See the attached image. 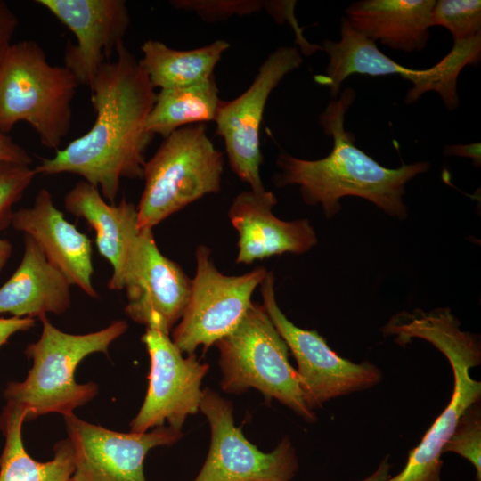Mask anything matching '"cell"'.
Segmentation results:
<instances>
[{
  "mask_svg": "<svg viewBox=\"0 0 481 481\" xmlns=\"http://www.w3.org/2000/svg\"><path fill=\"white\" fill-rule=\"evenodd\" d=\"M115 52L116 60L102 66L89 87L95 111L93 126L34 167L37 175H80L101 189L110 204L121 179L143 178L145 152L154 136L147 119L157 94L124 40Z\"/></svg>",
  "mask_w": 481,
  "mask_h": 481,
  "instance_id": "obj_1",
  "label": "cell"
},
{
  "mask_svg": "<svg viewBox=\"0 0 481 481\" xmlns=\"http://www.w3.org/2000/svg\"><path fill=\"white\" fill-rule=\"evenodd\" d=\"M355 99V91L346 87L319 117L325 135L332 137L331 151L316 160L280 153L276 164L281 171L275 175V184L298 185L303 200L308 205L321 204L329 218L342 208L341 198L355 196L372 202L390 216L404 219L405 185L417 175L427 172L430 165L417 161L388 168L360 150L355 143L354 133L345 127L346 114Z\"/></svg>",
  "mask_w": 481,
  "mask_h": 481,
  "instance_id": "obj_2",
  "label": "cell"
},
{
  "mask_svg": "<svg viewBox=\"0 0 481 481\" xmlns=\"http://www.w3.org/2000/svg\"><path fill=\"white\" fill-rule=\"evenodd\" d=\"M449 309L430 313L421 310L402 313L394 332L400 344L413 338L432 343L448 359L453 373V391L450 403L427 431L418 446L410 451L403 470L387 481H441L443 449L456 428L461 416L479 403L481 382L469 373L481 362L477 337L463 332Z\"/></svg>",
  "mask_w": 481,
  "mask_h": 481,
  "instance_id": "obj_3",
  "label": "cell"
},
{
  "mask_svg": "<svg viewBox=\"0 0 481 481\" xmlns=\"http://www.w3.org/2000/svg\"><path fill=\"white\" fill-rule=\"evenodd\" d=\"M40 320L43 330L39 339L25 349L26 356L32 360L27 378L9 382L4 391L6 405L23 411L25 421L52 412L70 415L91 401L98 386L77 383V365L91 354L107 355L110 344L127 330V322L118 320L97 331L70 334L57 329L46 316Z\"/></svg>",
  "mask_w": 481,
  "mask_h": 481,
  "instance_id": "obj_4",
  "label": "cell"
},
{
  "mask_svg": "<svg viewBox=\"0 0 481 481\" xmlns=\"http://www.w3.org/2000/svg\"><path fill=\"white\" fill-rule=\"evenodd\" d=\"M78 83L65 66L51 65L34 40L12 44L0 58V132L25 121L46 148L59 150L71 126Z\"/></svg>",
  "mask_w": 481,
  "mask_h": 481,
  "instance_id": "obj_5",
  "label": "cell"
},
{
  "mask_svg": "<svg viewBox=\"0 0 481 481\" xmlns=\"http://www.w3.org/2000/svg\"><path fill=\"white\" fill-rule=\"evenodd\" d=\"M223 168L224 154L208 136L205 124L179 128L164 138L143 167L139 228L152 229L187 205L220 192Z\"/></svg>",
  "mask_w": 481,
  "mask_h": 481,
  "instance_id": "obj_6",
  "label": "cell"
},
{
  "mask_svg": "<svg viewBox=\"0 0 481 481\" xmlns=\"http://www.w3.org/2000/svg\"><path fill=\"white\" fill-rule=\"evenodd\" d=\"M215 346L224 392L240 395L255 388L268 402L279 401L305 420H316L289 361V347L262 305L252 303L238 326Z\"/></svg>",
  "mask_w": 481,
  "mask_h": 481,
  "instance_id": "obj_7",
  "label": "cell"
},
{
  "mask_svg": "<svg viewBox=\"0 0 481 481\" xmlns=\"http://www.w3.org/2000/svg\"><path fill=\"white\" fill-rule=\"evenodd\" d=\"M196 273L184 313L172 330L171 339L183 352L204 351L230 334L250 307L254 290L267 270L258 266L242 275H224L217 270L204 245L196 249Z\"/></svg>",
  "mask_w": 481,
  "mask_h": 481,
  "instance_id": "obj_8",
  "label": "cell"
},
{
  "mask_svg": "<svg viewBox=\"0 0 481 481\" xmlns=\"http://www.w3.org/2000/svg\"><path fill=\"white\" fill-rule=\"evenodd\" d=\"M260 287L262 306L297 361L300 388L309 409L380 382L382 373L377 366L339 356L315 330L301 329L286 317L276 301L272 272H267Z\"/></svg>",
  "mask_w": 481,
  "mask_h": 481,
  "instance_id": "obj_9",
  "label": "cell"
},
{
  "mask_svg": "<svg viewBox=\"0 0 481 481\" xmlns=\"http://www.w3.org/2000/svg\"><path fill=\"white\" fill-rule=\"evenodd\" d=\"M200 411L209 424L210 446L193 481H290L296 476L298 460L289 437L272 452L260 451L235 425L232 403L208 387Z\"/></svg>",
  "mask_w": 481,
  "mask_h": 481,
  "instance_id": "obj_10",
  "label": "cell"
},
{
  "mask_svg": "<svg viewBox=\"0 0 481 481\" xmlns=\"http://www.w3.org/2000/svg\"><path fill=\"white\" fill-rule=\"evenodd\" d=\"M303 58L294 46H281L263 61L249 87L240 96L222 102L216 118V135L224 142L232 171L253 192L265 190L260 166V126L271 93L291 71L298 69Z\"/></svg>",
  "mask_w": 481,
  "mask_h": 481,
  "instance_id": "obj_11",
  "label": "cell"
},
{
  "mask_svg": "<svg viewBox=\"0 0 481 481\" xmlns=\"http://www.w3.org/2000/svg\"><path fill=\"white\" fill-rule=\"evenodd\" d=\"M141 339L151 360L149 385L130 432L145 433L165 422L182 430L188 416L200 411L201 383L209 366L194 353L184 356L169 334L161 330L146 328Z\"/></svg>",
  "mask_w": 481,
  "mask_h": 481,
  "instance_id": "obj_12",
  "label": "cell"
},
{
  "mask_svg": "<svg viewBox=\"0 0 481 481\" xmlns=\"http://www.w3.org/2000/svg\"><path fill=\"white\" fill-rule=\"evenodd\" d=\"M191 287L192 279L181 266L159 251L152 229H140L123 278L126 314L146 328L169 334L184 313Z\"/></svg>",
  "mask_w": 481,
  "mask_h": 481,
  "instance_id": "obj_13",
  "label": "cell"
},
{
  "mask_svg": "<svg viewBox=\"0 0 481 481\" xmlns=\"http://www.w3.org/2000/svg\"><path fill=\"white\" fill-rule=\"evenodd\" d=\"M73 450L74 470L69 481H146L143 462L159 446H170L182 430L159 427L145 433H121L77 418L64 416Z\"/></svg>",
  "mask_w": 481,
  "mask_h": 481,
  "instance_id": "obj_14",
  "label": "cell"
},
{
  "mask_svg": "<svg viewBox=\"0 0 481 481\" xmlns=\"http://www.w3.org/2000/svg\"><path fill=\"white\" fill-rule=\"evenodd\" d=\"M75 36L67 42L64 66L79 85L90 87L102 66L110 61L130 23L124 0H37Z\"/></svg>",
  "mask_w": 481,
  "mask_h": 481,
  "instance_id": "obj_15",
  "label": "cell"
},
{
  "mask_svg": "<svg viewBox=\"0 0 481 481\" xmlns=\"http://www.w3.org/2000/svg\"><path fill=\"white\" fill-rule=\"evenodd\" d=\"M276 204V196L266 190L241 192L233 199L228 217L239 235L237 263L251 264L283 253L303 254L316 245L309 221L278 218L273 213Z\"/></svg>",
  "mask_w": 481,
  "mask_h": 481,
  "instance_id": "obj_16",
  "label": "cell"
},
{
  "mask_svg": "<svg viewBox=\"0 0 481 481\" xmlns=\"http://www.w3.org/2000/svg\"><path fill=\"white\" fill-rule=\"evenodd\" d=\"M11 225L30 236L71 285L98 297L92 283L91 240L65 219L46 189L37 192L31 208L13 212Z\"/></svg>",
  "mask_w": 481,
  "mask_h": 481,
  "instance_id": "obj_17",
  "label": "cell"
},
{
  "mask_svg": "<svg viewBox=\"0 0 481 481\" xmlns=\"http://www.w3.org/2000/svg\"><path fill=\"white\" fill-rule=\"evenodd\" d=\"M64 207L94 230L98 250L113 268L108 287L121 290L129 254L140 232L137 206L125 198L118 204L107 203L97 187L82 180L68 192Z\"/></svg>",
  "mask_w": 481,
  "mask_h": 481,
  "instance_id": "obj_18",
  "label": "cell"
},
{
  "mask_svg": "<svg viewBox=\"0 0 481 481\" xmlns=\"http://www.w3.org/2000/svg\"><path fill=\"white\" fill-rule=\"evenodd\" d=\"M70 286L37 242L24 234L21 261L0 288V314L39 320L47 313L61 314L70 306Z\"/></svg>",
  "mask_w": 481,
  "mask_h": 481,
  "instance_id": "obj_19",
  "label": "cell"
},
{
  "mask_svg": "<svg viewBox=\"0 0 481 481\" xmlns=\"http://www.w3.org/2000/svg\"><path fill=\"white\" fill-rule=\"evenodd\" d=\"M435 0H361L346 14L368 38L388 48L412 53L423 50L429 38Z\"/></svg>",
  "mask_w": 481,
  "mask_h": 481,
  "instance_id": "obj_20",
  "label": "cell"
},
{
  "mask_svg": "<svg viewBox=\"0 0 481 481\" xmlns=\"http://www.w3.org/2000/svg\"><path fill=\"white\" fill-rule=\"evenodd\" d=\"M322 49L329 57L324 75L316 76L317 83L327 86L336 99L344 80L354 74L371 77L399 75L416 86L425 69L404 67L387 57L376 43L356 30L346 17L340 20V39L323 41Z\"/></svg>",
  "mask_w": 481,
  "mask_h": 481,
  "instance_id": "obj_21",
  "label": "cell"
},
{
  "mask_svg": "<svg viewBox=\"0 0 481 481\" xmlns=\"http://www.w3.org/2000/svg\"><path fill=\"white\" fill-rule=\"evenodd\" d=\"M230 45L224 39L192 50H175L148 39L141 46L139 63L154 88L184 87L213 77V71Z\"/></svg>",
  "mask_w": 481,
  "mask_h": 481,
  "instance_id": "obj_22",
  "label": "cell"
},
{
  "mask_svg": "<svg viewBox=\"0 0 481 481\" xmlns=\"http://www.w3.org/2000/svg\"><path fill=\"white\" fill-rule=\"evenodd\" d=\"M26 413L5 405L0 416V428L5 437L0 456V481H69L74 470L73 450L69 440L59 441L53 458L41 462L27 452L22 441Z\"/></svg>",
  "mask_w": 481,
  "mask_h": 481,
  "instance_id": "obj_23",
  "label": "cell"
},
{
  "mask_svg": "<svg viewBox=\"0 0 481 481\" xmlns=\"http://www.w3.org/2000/svg\"><path fill=\"white\" fill-rule=\"evenodd\" d=\"M214 77L196 85L162 89L147 119L148 131L167 137L175 130L215 121L222 100Z\"/></svg>",
  "mask_w": 481,
  "mask_h": 481,
  "instance_id": "obj_24",
  "label": "cell"
},
{
  "mask_svg": "<svg viewBox=\"0 0 481 481\" xmlns=\"http://www.w3.org/2000/svg\"><path fill=\"white\" fill-rule=\"evenodd\" d=\"M431 25L442 26L452 35L453 41L481 33V1H436L431 13Z\"/></svg>",
  "mask_w": 481,
  "mask_h": 481,
  "instance_id": "obj_25",
  "label": "cell"
},
{
  "mask_svg": "<svg viewBox=\"0 0 481 481\" xmlns=\"http://www.w3.org/2000/svg\"><path fill=\"white\" fill-rule=\"evenodd\" d=\"M452 452L472 463L476 480L481 481V413L479 403L471 405L460 418L443 453Z\"/></svg>",
  "mask_w": 481,
  "mask_h": 481,
  "instance_id": "obj_26",
  "label": "cell"
},
{
  "mask_svg": "<svg viewBox=\"0 0 481 481\" xmlns=\"http://www.w3.org/2000/svg\"><path fill=\"white\" fill-rule=\"evenodd\" d=\"M37 175L29 165L0 162V230L11 225L12 207Z\"/></svg>",
  "mask_w": 481,
  "mask_h": 481,
  "instance_id": "obj_27",
  "label": "cell"
},
{
  "mask_svg": "<svg viewBox=\"0 0 481 481\" xmlns=\"http://www.w3.org/2000/svg\"><path fill=\"white\" fill-rule=\"evenodd\" d=\"M170 4L178 10L192 12L206 21H219L232 15H247L266 9L268 1L257 0H175Z\"/></svg>",
  "mask_w": 481,
  "mask_h": 481,
  "instance_id": "obj_28",
  "label": "cell"
},
{
  "mask_svg": "<svg viewBox=\"0 0 481 481\" xmlns=\"http://www.w3.org/2000/svg\"><path fill=\"white\" fill-rule=\"evenodd\" d=\"M18 23L14 12L5 2L0 0V58L12 45L11 41Z\"/></svg>",
  "mask_w": 481,
  "mask_h": 481,
  "instance_id": "obj_29",
  "label": "cell"
},
{
  "mask_svg": "<svg viewBox=\"0 0 481 481\" xmlns=\"http://www.w3.org/2000/svg\"><path fill=\"white\" fill-rule=\"evenodd\" d=\"M0 162L30 166L32 158L25 149L16 143L8 135L0 132Z\"/></svg>",
  "mask_w": 481,
  "mask_h": 481,
  "instance_id": "obj_30",
  "label": "cell"
},
{
  "mask_svg": "<svg viewBox=\"0 0 481 481\" xmlns=\"http://www.w3.org/2000/svg\"><path fill=\"white\" fill-rule=\"evenodd\" d=\"M35 325V320L29 317H0V347L17 332L26 331Z\"/></svg>",
  "mask_w": 481,
  "mask_h": 481,
  "instance_id": "obj_31",
  "label": "cell"
},
{
  "mask_svg": "<svg viewBox=\"0 0 481 481\" xmlns=\"http://www.w3.org/2000/svg\"><path fill=\"white\" fill-rule=\"evenodd\" d=\"M480 146V143L446 145L444 148V153L446 156L470 158L473 159L475 165L479 167L481 162Z\"/></svg>",
  "mask_w": 481,
  "mask_h": 481,
  "instance_id": "obj_32",
  "label": "cell"
},
{
  "mask_svg": "<svg viewBox=\"0 0 481 481\" xmlns=\"http://www.w3.org/2000/svg\"><path fill=\"white\" fill-rule=\"evenodd\" d=\"M391 464L388 462V458L386 457L379 464L378 469L369 477L362 481H387L390 477L389 471Z\"/></svg>",
  "mask_w": 481,
  "mask_h": 481,
  "instance_id": "obj_33",
  "label": "cell"
},
{
  "mask_svg": "<svg viewBox=\"0 0 481 481\" xmlns=\"http://www.w3.org/2000/svg\"><path fill=\"white\" fill-rule=\"evenodd\" d=\"M12 245L10 241L0 237V273L12 256Z\"/></svg>",
  "mask_w": 481,
  "mask_h": 481,
  "instance_id": "obj_34",
  "label": "cell"
}]
</instances>
